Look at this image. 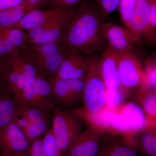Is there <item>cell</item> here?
Instances as JSON below:
<instances>
[{
  "instance_id": "obj_1",
  "label": "cell",
  "mask_w": 156,
  "mask_h": 156,
  "mask_svg": "<svg viewBox=\"0 0 156 156\" xmlns=\"http://www.w3.org/2000/svg\"><path fill=\"white\" fill-rule=\"evenodd\" d=\"M104 18L95 3L84 0L68 24L61 44L66 52L93 56L104 50Z\"/></svg>"
},
{
  "instance_id": "obj_2",
  "label": "cell",
  "mask_w": 156,
  "mask_h": 156,
  "mask_svg": "<svg viewBox=\"0 0 156 156\" xmlns=\"http://www.w3.org/2000/svg\"><path fill=\"white\" fill-rule=\"evenodd\" d=\"M21 52L39 74L49 80L56 75L66 51L60 43H52L28 44Z\"/></svg>"
},
{
  "instance_id": "obj_3",
  "label": "cell",
  "mask_w": 156,
  "mask_h": 156,
  "mask_svg": "<svg viewBox=\"0 0 156 156\" xmlns=\"http://www.w3.org/2000/svg\"><path fill=\"white\" fill-rule=\"evenodd\" d=\"M88 58L89 68L84 79L83 108L88 112L95 113L106 107V89L99 69V59L94 55Z\"/></svg>"
},
{
  "instance_id": "obj_4",
  "label": "cell",
  "mask_w": 156,
  "mask_h": 156,
  "mask_svg": "<svg viewBox=\"0 0 156 156\" xmlns=\"http://www.w3.org/2000/svg\"><path fill=\"white\" fill-rule=\"evenodd\" d=\"M51 129L56 143L65 153L81 133V119L73 112L58 107L53 108Z\"/></svg>"
},
{
  "instance_id": "obj_5",
  "label": "cell",
  "mask_w": 156,
  "mask_h": 156,
  "mask_svg": "<svg viewBox=\"0 0 156 156\" xmlns=\"http://www.w3.org/2000/svg\"><path fill=\"white\" fill-rule=\"evenodd\" d=\"M118 70L120 89L127 95L142 87H148L146 73L144 72L140 62L131 53L119 54Z\"/></svg>"
},
{
  "instance_id": "obj_6",
  "label": "cell",
  "mask_w": 156,
  "mask_h": 156,
  "mask_svg": "<svg viewBox=\"0 0 156 156\" xmlns=\"http://www.w3.org/2000/svg\"><path fill=\"white\" fill-rule=\"evenodd\" d=\"M14 96L19 105H27L44 112L54 108L56 103L49 81L41 76Z\"/></svg>"
},
{
  "instance_id": "obj_7",
  "label": "cell",
  "mask_w": 156,
  "mask_h": 156,
  "mask_svg": "<svg viewBox=\"0 0 156 156\" xmlns=\"http://www.w3.org/2000/svg\"><path fill=\"white\" fill-rule=\"evenodd\" d=\"M127 29L138 44L144 40L156 47L155 28L151 23L150 5L148 0H137Z\"/></svg>"
},
{
  "instance_id": "obj_8",
  "label": "cell",
  "mask_w": 156,
  "mask_h": 156,
  "mask_svg": "<svg viewBox=\"0 0 156 156\" xmlns=\"http://www.w3.org/2000/svg\"><path fill=\"white\" fill-rule=\"evenodd\" d=\"M76 10L73 9L67 14L26 31L28 44L61 43L65 31Z\"/></svg>"
},
{
  "instance_id": "obj_9",
  "label": "cell",
  "mask_w": 156,
  "mask_h": 156,
  "mask_svg": "<svg viewBox=\"0 0 156 156\" xmlns=\"http://www.w3.org/2000/svg\"><path fill=\"white\" fill-rule=\"evenodd\" d=\"M1 153L28 156L31 143L15 121L0 131Z\"/></svg>"
},
{
  "instance_id": "obj_10",
  "label": "cell",
  "mask_w": 156,
  "mask_h": 156,
  "mask_svg": "<svg viewBox=\"0 0 156 156\" xmlns=\"http://www.w3.org/2000/svg\"><path fill=\"white\" fill-rule=\"evenodd\" d=\"M48 80L56 103L61 106H71L82 100L84 80H60L53 78Z\"/></svg>"
},
{
  "instance_id": "obj_11",
  "label": "cell",
  "mask_w": 156,
  "mask_h": 156,
  "mask_svg": "<svg viewBox=\"0 0 156 156\" xmlns=\"http://www.w3.org/2000/svg\"><path fill=\"white\" fill-rule=\"evenodd\" d=\"M102 32L107 45L118 54L131 53L134 45L137 44L127 28L112 23H103Z\"/></svg>"
},
{
  "instance_id": "obj_12",
  "label": "cell",
  "mask_w": 156,
  "mask_h": 156,
  "mask_svg": "<svg viewBox=\"0 0 156 156\" xmlns=\"http://www.w3.org/2000/svg\"><path fill=\"white\" fill-rule=\"evenodd\" d=\"M101 134L91 128L81 132L65 156H98L101 149Z\"/></svg>"
},
{
  "instance_id": "obj_13",
  "label": "cell",
  "mask_w": 156,
  "mask_h": 156,
  "mask_svg": "<svg viewBox=\"0 0 156 156\" xmlns=\"http://www.w3.org/2000/svg\"><path fill=\"white\" fill-rule=\"evenodd\" d=\"M89 68L88 56L74 52H66L54 77L60 80H84Z\"/></svg>"
},
{
  "instance_id": "obj_14",
  "label": "cell",
  "mask_w": 156,
  "mask_h": 156,
  "mask_svg": "<svg viewBox=\"0 0 156 156\" xmlns=\"http://www.w3.org/2000/svg\"><path fill=\"white\" fill-rule=\"evenodd\" d=\"M118 53L107 45L99 59V69L106 90L120 89L121 85L118 70Z\"/></svg>"
},
{
  "instance_id": "obj_15",
  "label": "cell",
  "mask_w": 156,
  "mask_h": 156,
  "mask_svg": "<svg viewBox=\"0 0 156 156\" xmlns=\"http://www.w3.org/2000/svg\"><path fill=\"white\" fill-rule=\"evenodd\" d=\"M73 9L70 7L63 9L48 8L44 10H33L28 12L18 23L11 27L19 28L27 31L67 14Z\"/></svg>"
},
{
  "instance_id": "obj_16",
  "label": "cell",
  "mask_w": 156,
  "mask_h": 156,
  "mask_svg": "<svg viewBox=\"0 0 156 156\" xmlns=\"http://www.w3.org/2000/svg\"><path fill=\"white\" fill-rule=\"evenodd\" d=\"M115 112L106 106L101 111L95 113L88 112L83 108L76 109L73 112L88 123L90 128L101 134L105 131H113L111 120Z\"/></svg>"
},
{
  "instance_id": "obj_17",
  "label": "cell",
  "mask_w": 156,
  "mask_h": 156,
  "mask_svg": "<svg viewBox=\"0 0 156 156\" xmlns=\"http://www.w3.org/2000/svg\"><path fill=\"white\" fill-rule=\"evenodd\" d=\"M19 106L7 87L0 89V131L14 121Z\"/></svg>"
},
{
  "instance_id": "obj_18",
  "label": "cell",
  "mask_w": 156,
  "mask_h": 156,
  "mask_svg": "<svg viewBox=\"0 0 156 156\" xmlns=\"http://www.w3.org/2000/svg\"><path fill=\"white\" fill-rule=\"evenodd\" d=\"M117 111L122 114L136 134L153 122L148 119L141 107L134 102L125 103Z\"/></svg>"
},
{
  "instance_id": "obj_19",
  "label": "cell",
  "mask_w": 156,
  "mask_h": 156,
  "mask_svg": "<svg viewBox=\"0 0 156 156\" xmlns=\"http://www.w3.org/2000/svg\"><path fill=\"white\" fill-rule=\"evenodd\" d=\"M135 144L144 154L156 156V122L149 124L136 134Z\"/></svg>"
},
{
  "instance_id": "obj_20",
  "label": "cell",
  "mask_w": 156,
  "mask_h": 156,
  "mask_svg": "<svg viewBox=\"0 0 156 156\" xmlns=\"http://www.w3.org/2000/svg\"><path fill=\"white\" fill-rule=\"evenodd\" d=\"M137 98L148 119L156 122V91L150 87H141L137 91Z\"/></svg>"
},
{
  "instance_id": "obj_21",
  "label": "cell",
  "mask_w": 156,
  "mask_h": 156,
  "mask_svg": "<svg viewBox=\"0 0 156 156\" xmlns=\"http://www.w3.org/2000/svg\"><path fill=\"white\" fill-rule=\"evenodd\" d=\"M25 3L0 11V27H11L16 25L28 13Z\"/></svg>"
},
{
  "instance_id": "obj_22",
  "label": "cell",
  "mask_w": 156,
  "mask_h": 156,
  "mask_svg": "<svg viewBox=\"0 0 156 156\" xmlns=\"http://www.w3.org/2000/svg\"><path fill=\"white\" fill-rule=\"evenodd\" d=\"M0 34L21 50L28 44L26 31L20 29L0 27Z\"/></svg>"
},
{
  "instance_id": "obj_23",
  "label": "cell",
  "mask_w": 156,
  "mask_h": 156,
  "mask_svg": "<svg viewBox=\"0 0 156 156\" xmlns=\"http://www.w3.org/2000/svg\"><path fill=\"white\" fill-rule=\"evenodd\" d=\"M98 156H138L133 147L121 143L111 144L101 148Z\"/></svg>"
},
{
  "instance_id": "obj_24",
  "label": "cell",
  "mask_w": 156,
  "mask_h": 156,
  "mask_svg": "<svg viewBox=\"0 0 156 156\" xmlns=\"http://www.w3.org/2000/svg\"><path fill=\"white\" fill-rule=\"evenodd\" d=\"M49 129L48 120L44 117L30 124L23 131L32 143L34 140L41 138Z\"/></svg>"
},
{
  "instance_id": "obj_25",
  "label": "cell",
  "mask_w": 156,
  "mask_h": 156,
  "mask_svg": "<svg viewBox=\"0 0 156 156\" xmlns=\"http://www.w3.org/2000/svg\"><path fill=\"white\" fill-rule=\"evenodd\" d=\"M42 144L48 156H65L58 147L51 128H49L42 137Z\"/></svg>"
},
{
  "instance_id": "obj_26",
  "label": "cell",
  "mask_w": 156,
  "mask_h": 156,
  "mask_svg": "<svg viewBox=\"0 0 156 156\" xmlns=\"http://www.w3.org/2000/svg\"><path fill=\"white\" fill-rule=\"evenodd\" d=\"M126 95L120 88L115 90H106L105 95L106 106L116 111L125 104Z\"/></svg>"
},
{
  "instance_id": "obj_27",
  "label": "cell",
  "mask_w": 156,
  "mask_h": 156,
  "mask_svg": "<svg viewBox=\"0 0 156 156\" xmlns=\"http://www.w3.org/2000/svg\"><path fill=\"white\" fill-rule=\"evenodd\" d=\"M137 0H120L119 4L120 16L121 19L126 26L128 28L129 22L136 2Z\"/></svg>"
},
{
  "instance_id": "obj_28",
  "label": "cell",
  "mask_w": 156,
  "mask_h": 156,
  "mask_svg": "<svg viewBox=\"0 0 156 156\" xmlns=\"http://www.w3.org/2000/svg\"><path fill=\"white\" fill-rule=\"evenodd\" d=\"M44 113L34 108L23 105H19L17 112V113L25 118L30 124L46 117Z\"/></svg>"
},
{
  "instance_id": "obj_29",
  "label": "cell",
  "mask_w": 156,
  "mask_h": 156,
  "mask_svg": "<svg viewBox=\"0 0 156 156\" xmlns=\"http://www.w3.org/2000/svg\"><path fill=\"white\" fill-rule=\"evenodd\" d=\"M120 0H95V4L104 19L119 7Z\"/></svg>"
},
{
  "instance_id": "obj_30",
  "label": "cell",
  "mask_w": 156,
  "mask_h": 156,
  "mask_svg": "<svg viewBox=\"0 0 156 156\" xmlns=\"http://www.w3.org/2000/svg\"><path fill=\"white\" fill-rule=\"evenodd\" d=\"M21 51L0 34V58L6 59Z\"/></svg>"
},
{
  "instance_id": "obj_31",
  "label": "cell",
  "mask_w": 156,
  "mask_h": 156,
  "mask_svg": "<svg viewBox=\"0 0 156 156\" xmlns=\"http://www.w3.org/2000/svg\"><path fill=\"white\" fill-rule=\"evenodd\" d=\"M148 83L151 88L156 87V56L151 58L147 63L146 71Z\"/></svg>"
},
{
  "instance_id": "obj_32",
  "label": "cell",
  "mask_w": 156,
  "mask_h": 156,
  "mask_svg": "<svg viewBox=\"0 0 156 156\" xmlns=\"http://www.w3.org/2000/svg\"><path fill=\"white\" fill-rule=\"evenodd\" d=\"M10 65L6 59L0 58V89L6 87Z\"/></svg>"
},
{
  "instance_id": "obj_33",
  "label": "cell",
  "mask_w": 156,
  "mask_h": 156,
  "mask_svg": "<svg viewBox=\"0 0 156 156\" xmlns=\"http://www.w3.org/2000/svg\"><path fill=\"white\" fill-rule=\"evenodd\" d=\"M28 156H48L43 147L42 138L37 139L32 143Z\"/></svg>"
},
{
  "instance_id": "obj_34",
  "label": "cell",
  "mask_w": 156,
  "mask_h": 156,
  "mask_svg": "<svg viewBox=\"0 0 156 156\" xmlns=\"http://www.w3.org/2000/svg\"><path fill=\"white\" fill-rule=\"evenodd\" d=\"M80 0H50L46 7L48 8H68L76 4Z\"/></svg>"
},
{
  "instance_id": "obj_35",
  "label": "cell",
  "mask_w": 156,
  "mask_h": 156,
  "mask_svg": "<svg viewBox=\"0 0 156 156\" xmlns=\"http://www.w3.org/2000/svg\"><path fill=\"white\" fill-rule=\"evenodd\" d=\"M50 0H25L28 12L46 6Z\"/></svg>"
},
{
  "instance_id": "obj_36",
  "label": "cell",
  "mask_w": 156,
  "mask_h": 156,
  "mask_svg": "<svg viewBox=\"0 0 156 156\" xmlns=\"http://www.w3.org/2000/svg\"><path fill=\"white\" fill-rule=\"evenodd\" d=\"M25 3V0H0V11Z\"/></svg>"
},
{
  "instance_id": "obj_37",
  "label": "cell",
  "mask_w": 156,
  "mask_h": 156,
  "mask_svg": "<svg viewBox=\"0 0 156 156\" xmlns=\"http://www.w3.org/2000/svg\"><path fill=\"white\" fill-rule=\"evenodd\" d=\"M150 5V19L152 25L156 28V2L153 0H148Z\"/></svg>"
},
{
  "instance_id": "obj_38",
  "label": "cell",
  "mask_w": 156,
  "mask_h": 156,
  "mask_svg": "<svg viewBox=\"0 0 156 156\" xmlns=\"http://www.w3.org/2000/svg\"><path fill=\"white\" fill-rule=\"evenodd\" d=\"M1 156H20L14 155H10V154H1Z\"/></svg>"
},
{
  "instance_id": "obj_39",
  "label": "cell",
  "mask_w": 156,
  "mask_h": 156,
  "mask_svg": "<svg viewBox=\"0 0 156 156\" xmlns=\"http://www.w3.org/2000/svg\"><path fill=\"white\" fill-rule=\"evenodd\" d=\"M0 152H1V144H0Z\"/></svg>"
},
{
  "instance_id": "obj_40",
  "label": "cell",
  "mask_w": 156,
  "mask_h": 156,
  "mask_svg": "<svg viewBox=\"0 0 156 156\" xmlns=\"http://www.w3.org/2000/svg\"><path fill=\"white\" fill-rule=\"evenodd\" d=\"M155 89V90H156V87H155V88H154Z\"/></svg>"
},
{
  "instance_id": "obj_41",
  "label": "cell",
  "mask_w": 156,
  "mask_h": 156,
  "mask_svg": "<svg viewBox=\"0 0 156 156\" xmlns=\"http://www.w3.org/2000/svg\"></svg>"
}]
</instances>
